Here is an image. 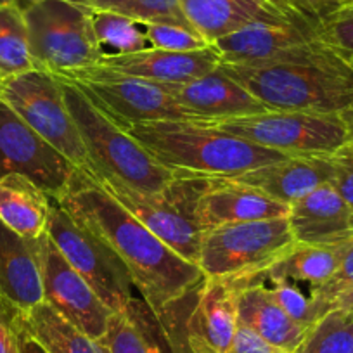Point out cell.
<instances>
[{"mask_svg":"<svg viewBox=\"0 0 353 353\" xmlns=\"http://www.w3.org/2000/svg\"><path fill=\"white\" fill-rule=\"evenodd\" d=\"M57 203L120 258L135 290L158 319L205 281L198 265L166 246L81 170L74 172Z\"/></svg>","mask_w":353,"mask_h":353,"instance_id":"1","label":"cell"},{"mask_svg":"<svg viewBox=\"0 0 353 353\" xmlns=\"http://www.w3.org/2000/svg\"><path fill=\"white\" fill-rule=\"evenodd\" d=\"M125 130L173 173L237 176L267 163L290 158L205 121H149L128 125Z\"/></svg>","mask_w":353,"mask_h":353,"instance_id":"2","label":"cell"},{"mask_svg":"<svg viewBox=\"0 0 353 353\" xmlns=\"http://www.w3.org/2000/svg\"><path fill=\"white\" fill-rule=\"evenodd\" d=\"M220 68L269 110L353 113V66L331 49L294 63Z\"/></svg>","mask_w":353,"mask_h":353,"instance_id":"3","label":"cell"},{"mask_svg":"<svg viewBox=\"0 0 353 353\" xmlns=\"http://www.w3.org/2000/svg\"><path fill=\"white\" fill-rule=\"evenodd\" d=\"M59 80L63 83L64 99L90 158V168L87 172L97 170L114 175L132 188L148 192H165L175 179V173L159 165L80 87L64 78Z\"/></svg>","mask_w":353,"mask_h":353,"instance_id":"4","label":"cell"},{"mask_svg":"<svg viewBox=\"0 0 353 353\" xmlns=\"http://www.w3.org/2000/svg\"><path fill=\"white\" fill-rule=\"evenodd\" d=\"M288 216L230 223L203 232L198 267L236 290L256 279L294 246Z\"/></svg>","mask_w":353,"mask_h":353,"instance_id":"5","label":"cell"},{"mask_svg":"<svg viewBox=\"0 0 353 353\" xmlns=\"http://www.w3.org/2000/svg\"><path fill=\"white\" fill-rule=\"evenodd\" d=\"M23 11L35 70L61 77L97 66L106 54L87 9L68 0H28Z\"/></svg>","mask_w":353,"mask_h":353,"instance_id":"6","label":"cell"},{"mask_svg":"<svg viewBox=\"0 0 353 353\" xmlns=\"http://www.w3.org/2000/svg\"><path fill=\"white\" fill-rule=\"evenodd\" d=\"M210 125L284 156H325L353 139V113L269 110Z\"/></svg>","mask_w":353,"mask_h":353,"instance_id":"7","label":"cell"},{"mask_svg":"<svg viewBox=\"0 0 353 353\" xmlns=\"http://www.w3.org/2000/svg\"><path fill=\"white\" fill-rule=\"evenodd\" d=\"M165 194L201 232L230 223L288 216L290 206L232 176H205L175 173Z\"/></svg>","mask_w":353,"mask_h":353,"instance_id":"8","label":"cell"},{"mask_svg":"<svg viewBox=\"0 0 353 353\" xmlns=\"http://www.w3.org/2000/svg\"><path fill=\"white\" fill-rule=\"evenodd\" d=\"M0 101L57 149L74 168L81 172L90 168L87 148L64 99L59 78L40 70L9 77L6 78Z\"/></svg>","mask_w":353,"mask_h":353,"instance_id":"9","label":"cell"},{"mask_svg":"<svg viewBox=\"0 0 353 353\" xmlns=\"http://www.w3.org/2000/svg\"><path fill=\"white\" fill-rule=\"evenodd\" d=\"M47 234L113 314L132 310L139 300L134 293V281L120 258L54 199Z\"/></svg>","mask_w":353,"mask_h":353,"instance_id":"10","label":"cell"},{"mask_svg":"<svg viewBox=\"0 0 353 353\" xmlns=\"http://www.w3.org/2000/svg\"><path fill=\"white\" fill-rule=\"evenodd\" d=\"M59 78L80 87L121 127L163 120L199 121L154 81L117 73L103 66L74 70Z\"/></svg>","mask_w":353,"mask_h":353,"instance_id":"11","label":"cell"},{"mask_svg":"<svg viewBox=\"0 0 353 353\" xmlns=\"http://www.w3.org/2000/svg\"><path fill=\"white\" fill-rule=\"evenodd\" d=\"M74 172L77 168L57 149L0 101V176H28L57 201L70 188Z\"/></svg>","mask_w":353,"mask_h":353,"instance_id":"12","label":"cell"},{"mask_svg":"<svg viewBox=\"0 0 353 353\" xmlns=\"http://www.w3.org/2000/svg\"><path fill=\"white\" fill-rule=\"evenodd\" d=\"M222 64L294 63L317 57L329 50L315 39L314 28L294 23H251L213 43Z\"/></svg>","mask_w":353,"mask_h":353,"instance_id":"13","label":"cell"},{"mask_svg":"<svg viewBox=\"0 0 353 353\" xmlns=\"http://www.w3.org/2000/svg\"><path fill=\"white\" fill-rule=\"evenodd\" d=\"M40 265L43 301L81 332L101 341L106 336L113 312L71 267L49 234L40 239Z\"/></svg>","mask_w":353,"mask_h":353,"instance_id":"14","label":"cell"},{"mask_svg":"<svg viewBox=\"0 0 353 353\" xmlns=\"http://www.w3.org/2000/svg\"><path fill=\"white\" fill-rule=\"evenodd\" d=\"M85 173L166 246L198 265L203 232L165 192H148L132 188L114 175L97 170Z\"/></svg>","mask_w":353,"mask_h":353,"instance_id":"15","label":"cell"},{"mask_svg":"<svg viewBox=\"0 0 353 353\" xmlns=\"http://www.w3.org/2000/svg\"><path fill=\"white\" fill-rule=\"evenodd\" d=\"M237 290L223 279L205 277L181 332V353H227L236 336Z\"/></svg>","mask_w":353,"mask_h":353,"instance_id":"16","label":"cell"},{"mask_svg":"<svg viewBox=\"0 0 353 353\" xmlns=\"http://www.w3.org/2000/svg\"><path fill=\"white\" fill-rule=\"evenodd\" d=\"M159 85L176 103L205 123H219L230 118L269 111V108L220 66L194 80Z\"/></svg>","mask_w":353,"mask_h":353,"instance_id":"17","label":"cell"},{"mask_svg":"<svg viewBox=\"0 0 353 353\" xmlns=\"http://www.w3.org/2000/svg\"><path fill=\"white\" fill-rule=\"evenodd\" d=\"M40 239H25L0 222V305L11 314L43 301Z\"/></svg>","mask_w":353,"mask_h":353,"instance_id":"18","label":"cell"},{"mask_svg":"<svg viewBox=\"0 0 353 353\" xmlns=\"http://www.w3.org/2000/svg\"><path fill=\"white\" fill-rule=\"evenodd\" d=\"M222 64L215 47L194 52H172V50L145 47L130 54L106 52L97 66L117 73L144 78L154 83H182L194 80Z\"/></svg>","mask_w":353,"mask_h":353,"instance_id":"19","label":"cell"},{"mask_svg":"<svg viewBox=\"0 0 353 353\" xmlns=\"http://www.w3.org/2000/svg\"><path fill=\"white\" fill-rule=\"evenodd\" d=\"M288 222L296 243L332 246L353 237V208L331 184L293 203Z\"/></svg>","mask_w":353,"mask_h":353,"instance_id":"20","label":"cell"},{"mask_svg":"<svg viewBox=\"0 0 353 353\" xmlns=\"http://www.w3.org/2000/svg\"><path fill=\"white\" fill-rule=\"evenodd\" d=\"M232 179L263 192L283 205L291 206L303 196L331 182V165L327 154L290 156L258 166Z\"/></svg>","mask_w":353,"mask_h":353,"instance_id":"21","label":"cell"},{"mask_svg":"<svg viewBox=\"0 0 353 353\" xmlns=\"http://www.w3.org/2000/svg\"><path fill=\"white\" fill-rule=\"evenodd\" d=\"M181 9L189 25L212 46L251 23L301 25L277 8L272 0H181Z\"/></svg>","mask_w":353,"mask_h":353,"instance_id":"22","label":"cell"},{"mask_svg":"<svg viewBox=\"0 0 353 353\" xmlns=\"http://www.w3.org/2000/svg\"><path fill=\"white\" fill-rule=\"evenodd\" d=\"M237 319L270 345L294 353L310 329L294 322L274 300L269 286L251 284L237 290Z\"/></svg>","mask_w":353,"mask_h":353,"instance_id":"23","label":"cell"},{"mask_svg":"<svg viewBox=\"0 0 353 353\" xmlns=\"http://www.w3.org/2000/svg\"><path fill=\"white\" fill-rule=\"evenodd\" d=\"M52 198L32 179L19 173L0 176V222L25 239L47 234Z\"/></svg>","mask_w":353,"mask_h":353,"instance_id":"24","label":"cell"},{"mask_svg":"<svg viewBox=\"0 0 353 353\" xmlns=\"http://www.w3.org/2000/svg\"><path fill=\"white\" fill-rule=\"evenodd\" d=\"M346 243L332 244V246L294 243V246L279 261L270 265L269 269L263 270L246 286L272 283V281H293V283H307L310 291L317 290L331 281L336 274Z\"/></svg>","mask_w":353,"mask_h":353,"instance_id":"25","label":"cell"},{"mask_svg":"<svg viewBox=\"0 0 353 353\" xmlns=\"http://www.w3.org/2000/svg\"><path fill=\"white\" fill-rule=\"evenodd\" d=\"M108 353H175L161 322L144 300L127 314H113L101 339Z\"/></svg>","mask_w":353,"mask_h":353,"instance_id":"26","label":"cell"},{"mask_svg":"<svg viewBox=\"0 0 353 353\" xmlns=\"http://www.w3.org/2000/svg\"><path fill=\"white\" fill-rule=\"evenodd\" d=\"M12 324L32 336L47 353H108L106 346L61 317L47 301L12 314Z\"/></svg>","mask_w":353,"mask_h":353,"instance_id":"27","label":"cell"},{"mask_svg":"<svg viewBox=\"0 0 353 353\" xmlns=\"http://www.w3.org/2000/svg\"><path fill=\"white\" fill-rule=\"evenodd\" d=\"M35 70L28 25L19 0L0 4V73L6 78Z\"/></svg>","mask_w":353,"mask_h":353,"instance_id":"28","label":"cell"},{"mask_svg":"<svg viewBox=\"0 0 353 353\" xmlns=\"http://www.w3.org/2000/svg\"><path fill=\"white\" fill-rule=\"evenodd\" d=\"M87 11H108L127 16L137 23H173L191 26L184 18L181 0H68ZM192 28V26H191Z\"/></svg>","mask_w":353,"mask_h":353,"instance_id":"29","label":"cell"},{"mask_svg":"<svg viewBox=\"0 0 353 353\" xmlns=\"http://www.w3.org/2000/svg\"><path fill=\"white\" fill-rule=\"evenodd\" d=\"M294 353H353V310H329L312 325Z\"/></svg>","mask_w":353,"mask_h":353,"instance_id":"30","label":"cell"},{"mask_svg":"<svg viewBox=\"0 0 353 353\" xmlns=\"http://www.w3.org/2000/svg\"><path fill=\"white\" fill-rule=\"evenodd\" d=\"M90 18L97 40L110 54H130L149 47L144 28L135 19L108 11H92Z\"/></svg>","mask_w":353,"mask_h":353,"instance_id":"31","label":"cell"},{"mask_svg":"<svg viewBox=\"0 0 353 353\" xmlns=\"http://www.w3.org/2000/svg\"><path fill=\"white\" fill-rule=\"evenodd\" d=\"M314 35L353 66V4L341 6L321 19Z\"/></svg>","mask_w":353,"mask_h":353,"instance_id":"32","label":"cell"},{"mask_svg":"<svg viewBox=\"0 0 353 353\" xmlns=\"http://www.w3.org/2000/svg\"><path fill=\"white\" fill-rule=\"evenodd\" d=\"M145 37L149 47L172 52H194L212 47V43L199 35L194 28L184 25H173V23H144Z\"/></svg>","mask_w":353,"mask_h":353,"instance_id":"33","label":"cell"},{"mask_svg":"<svg viewBox=\"0 0 353 353\" xmlns=\"http://www.w3.org/2000/svg\"><path fill=\"white\" fill-rule=\"evenodd\" d=\"M269 290L276 303L303 327L310 329L319 319L324 317L310 294H305L293 281H272Z\"/></svg>","mask_w":353,"mask_h":353,"instance_id":"34","label":"cell"},{"mask_svg":"<svg viewBox=\"0 0 353 353\" xmlns=\"http://www.w3.org/2000/svg\"><path fill=\"white\" fill-rule=\"evenodd\" d=\"M348 288H353V237L346 243L341 263H339L338 270L331 277V281H327L324 286L317 288V290H312L310 296L321 310V314L325 315L334 296H338L341 291L348 290Z\"/></svg>","mask_w":353,"mask_h":353,"instance_id":"35","label":"cell"},{"mask_svg":"<svg viewBox=\"0 0 353 353\" xmlns=\"http://www.w3.org/2000/svg\"><path fill=\"white\" fill-rule=\"evenodd\" d=\"M331 165V182L329 184L353 208V139L327 154Z\"/></svg>","mask_w":353,"mask_h":353,"instance_id":"36","label":"cell"},{"mask_svg":"<svg viewBox=\"0 0 353 353\" xmlns=\"http://www.w3.org/2000/svg\"><path fill=\"white\" fill-rule=\"evenodd\" d=\"M294 21L314 28L321 19L339 8L336 0H272Z\"/></svg>","mask_w":353,"mask_h":353,"instance_id":"37","label":"cell"},{"mask_svg":"<svg viewBox=\"0 0 353 353\" xmlns=\"http://www.w3.org/2000/svg\"><path fill=\"white\" fill-rule=\"evenodd\" d=\"M227 353H288L277 346L265 341L261 336H258L253 329L244 324H237L236 336L232 339V345L227 350Z\"/></svg>","mask_w":353,"mask_h":353,"instance_id":"38","label":"cell"},{"mask_svg":"<svg viewBox=\"0 0 353 353\" xmlns=\"http://www.w3.org/2000/svg\"><path fill=\"white\" fill-rule=\"evenodd\" d=\"M0 353H23L19 336L12 325V314L0 305Z\"/></svg>","mask_w":353,"mask_h":353,"instance_id":"39","label":"cell"},{"mask_svg":"<svg viewBox=\"0 0 353 353\" xmlns=\"http://www.w3.org/2000/svg\"><path fill=\"white\" fill-rule=\"evenodd\" d=\"M12 325H14V324H12ZM14 329H16V332H18V336H19V343H21L23 353H47L46 350H43L42 346H40L39 343H37L35 339L32 338V336L26 334V332H23L21 329H18L16 325H14Z\"/></svg>","mask_w":353,"mask_h":353,"instance_id":"40","label":"cell"},{"mask_svg":"<svg viewBox=\"0 0 353 353\" xmlns=\"http://www.w3.org/2000/svg\"><path fill=\"white\" fill-rule=\"evenodd\" d=\"M334 308H345V310H353V288L341 291L338 296H334V300L331 301V307L329 310H334Z\"/></svg>","mask_w":353,"mask_h":353,"instance_id":"41","label":"cell"},{"mask_svg":"<svg viewBox=\"0 0 353 353\" xmlns=\"http://www.w3.org/2000/svg\"><path fill=\"white\" fill-rule=\"evenodd\" d=\"M4 83H6V77L0 73V96H2V90H4Z\"/></svg>","mask_w":353,"mask_h":353,"instance_id":"42","label":"cell"},{"mask_svg":"<svg viewBox=\"0 0 353 353\" xmlns=\"http://www.w3.org/2000/svg\"><path fill=\"white\" fill-rule=\"evenodd\" d=\"M336 2H338L339 8H341V6H350V4H353V0H336Z\"/></svg>","mask_w":353,"mask_h":353,"instance_id":"43","label":"cell"},{"mask_svg":"<svg viewBox=\"0 0 353 353\" xmlns=\"http://www.w3.org/2000/svg\"><path fill=\"white\" fill-rule=\"evenodd\" d=\"M4 2H11V0H0V4H4Z\"/></svg>","mask_w":353,"mask_h":353,"instance_id":"44","label":"cell"}]
</instances>
